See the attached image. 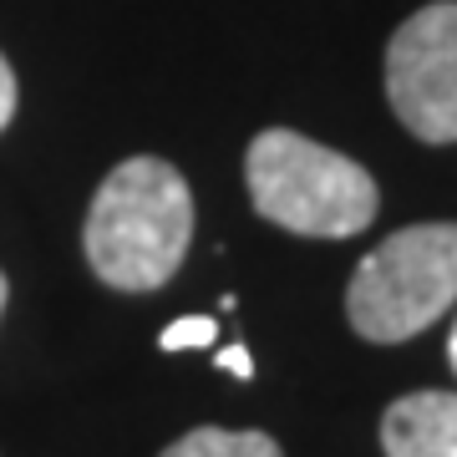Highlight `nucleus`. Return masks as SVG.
<instances>
[{
	"label": "nucleus",
	"instance_id": "nucleus-3",
	"mask_svg": "<svg viewBox=\"0 0 457 457\" xmlns=\"http://www.w3.org/2000/svg\"><path fill=\"white\" fill-rule=\"evenodd\" d=\"M457 305V224H411L356 264L345 315L376 345L411 341Z\"/></svg>",
	"mask_w": 457,
	"mask_h": 457
},
{
	"label": "nucleus",
	"instance_id": "nucleus-11",
	"mask_svg": "<svg viewBox=\"0 0 457 457\" xmlns=\"http://www.w3.org/2000/svg\"><path fill=\"white\" fill-rule=\"evenodd\" d=\"M0 311H5V275H0Z\"/></svg>",
	"mask_w": 457,
	"mask_h": 457
},
{
	"label": "nucleus",
	"instance_id": "nucleus-7",
	"mask_svg": "<svg viewBox=\"0 0 457 457\" xmlns=\"http://www.w3.org/2000/svg\"><path fill=\"white\" fill-rule=\"evenodd\" d=\"M219 341V320L213 315H188V320H173V326L158 336V345H163L168 356L173 351H198V345H213Z\"/></svg>",
	"mask_w": 457,
	"mask_h": 457
},
{
	"label": "nucleus",
	"instance_id": "nucleus-2",
	"mask_svg": "<svg viewBox=\"0 0 457 457\" xmlns=\"http://www.w3.org/2000/svg\"><path fill=\"white\" fill-rule=\"evenodd\" d=\"M245 183L270 224L305 239H351L381 209V188L356 158L290 128H270L249 143Z\"/></svg>",
	"mask_w": 457,
	"mask_h": 457
},
{
	"label": "nucleus",
	"instance_id": "nucleus-6",
	"mask_svg": "<svg viewBox=\"0 0 457 457\" xmlns=\"http://www.w3.org/2000/svg\"><path fill=\"white\" fill-rule=\"evenodd\" d=\"M158 457H285L270 432H234V427H194Z\"/></svg>",
	"mask_w": 457,
	"mask_h": 457
},
{
	"label": "nucleus",
	"instance_id": "nucleus-10",
	"mask_svg": "<svg viewBox=\"0 0 457 457\" xmlns=\"http://www.w3.org/2000/svg\"><path fill=\"white\" fill-rule=\"evenodd\" d=\"M447 361H453V371H457V326H453V336H447Z\"/></svg>",
	"mask_w": 457,
	"mask_h": 457
},
{
	"label": "nucleus",
	"instance_id": "nucleus-5",
	"mask_svg": "<svg viewBox=\"0 0 457 457\" xmlns=\"http://www.w3.org/2000/svg\"><path fill=\"white\" fill-rule=\"evenodd\" d=\"M386 457H457V392L402 396L381 417Z\"/></svg>",
	"mask_w": 457,
	"mask_h": 457
},
{
	"label": "nucleus",
	"instance_id": "nucleus-8",
	"mask_svg": "<svg viewBox=\"0 0 457 457\" xmlns=\"http://www.w3.org/2000/svg\"><path fill=\"white\" fill-rule=\"evenodd\" d=\"M11 117H16V71L0 56V132L11 128Z\"/></svg>",
	"mask_w": 457,
	"mask_h": 457
},
{
	"label": "nucleus",
	"instance_id": "nucleus-1",
	"mask_svg": "<svg viewBox=\"0 0 457 457\" xmlns=\"http://www.w3.org/2000/svg\"><path fill=\"white\" fill-rule=\"evenodd\" d=\"M194 239V194L163 158H128L102 179L82 224L87 264L112 290H158L179 275Z\"/></svg>",
	"mask_w": 457,
	"mask_h": 457
},
{
	"label": "nucleus",
	"instance_id": "nucleus-9",
	"mask_svg": "<svg viewBox=\"0 0 457 457\" xmlns=\"http://www.w3.org/2000/svg\"><path fill=\"white\" fill-rule=\"evenodd\" d=\"M213 366H224V371H234V376H254V361H249V351H245L239 341L219 345V356H213Z\"/></svg>",
	"mask_w": 457,
	"mask_h": 457
},
{
	"label": "nucleus",
	"instance_id": "nucleus-4",
	"mask_svg": "<svg viewBox=\"0 0 457 457\" xmlns=\"http://www.w3.org/2000/svg\"><path fill=\"white\" fill-rule=\"evenodd\" d=\"M386 97L422 143H457V0L422 5L386 46Z\"/></svg>",
	"mask_w": 457,
	"mask_h": 457
}]
</instances>
